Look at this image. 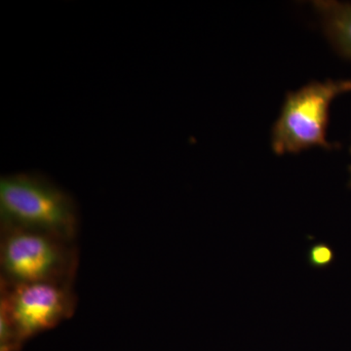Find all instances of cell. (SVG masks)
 <instances>
[{"instance_id":"cell-7","label":"cell","mask_w":351,"mask_h":351,"mask_svg":"<svg viewBox=\"0 0 351 351\" xmlns=\"http://www.w3.org/2000/svg\"><path fill=\"white\" fill-rule=\"evenodd\" d=\"M350 152H351V149H350ZM350 186L351 188V166L350 167Z\"/></svg>"},{"instance_id":"cell-6","label":"cell","mask_w":351,"mask_h":351,"mask_svg":"<svg viewBox=\"0 0 351 351\" xmlns=\"http://www.w3.org/2000/svg\"><path fill=\"white\" fill-rule=\"evenodd\" d=\"M307 263L316 269H326L335 260V253L329 245L316 243L309 247L306 253Z\"/></svg>"},{"instance_id":"cell-3","label":"cell","mask_w":351,"mask_h":351,"mask_svg":"<svg viewBox=\"0 0 351 351\" xmlns=\"http://www.w3.org/2000/svg\"><path fill=\"white\" fill-rule=\"evenodd\" d=\"M63 239L47 233L4 228L0 263L9 285L63 282L71 254Z\"/></svg>"},{"instance_id":"cell-4","label":"cell","mask_w":351,"mask_h":351,"mask_svg":"<svg viewBox=\"0 0 351 351\" xmlns=\"http://www.w3.org/2000/svg\"><path fill=\"white\" fill-rule=\"evenodd\" d=\"M1 302V316L19 341L56 326L69 316L73 302L64 282L9 285Z\"/></svg>"},{"instance_id":"cell-5","label":"cell","mask_w":351,"mask_h":351,"mask_svg":"<svg viewBox=\"0 0 351 351\" xmlns=\"http://www.w3.org/2000/svg\"><path fill=\"white\" fill-rule=\"evenodd\" d=\"M313 6L335 49L351 60V3L318 0Z\"/></svg>"},{"instance_id":"cell-1","label":"cell","mask_w":351,"mask_h":351,"mask_svg":"<svg viewBox=\"0 0 351 351\" xmlns=\"http://www.w3.org/2000/svg\"><path fill=\"white\" fill-rule=\"evenodd\" d=\"M0 218L3 228L47 233L68 242L77 232L75 200L49 180L31 173L1 178Z\"/></svg>"},{"instance_id":"cell-2","label":"cell","mask_w":351,"mask_h":351,"mask_svg":"<svg viewBox=\"0 0 351 351\" xmlns=\"http://www.w3.org/2000/svg\"><path fill=\"white\" fill-rule=\"evenodd\" d=\"M348 92L351 80L311 82L288 93L271 132V147L277 156L314 147L334 149L327 141L330 106Z\"/></svg>"}]
</instances>
